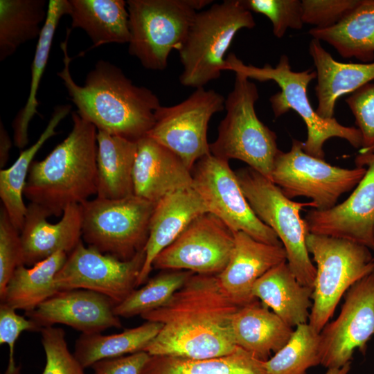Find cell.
Here are the masks:
<instances>
[{
  "label": "cell",
  "mask_w": 374,
  "mask_h": 374,
  "mask_svg": "<svg viewBox=\"0 0 374 374\" xmlns=\"http://www.w3.org/2000/svg\"><path fill=\"white\" fill-rule=\"evenodd\" d=\"M240 307L222 289L217 275L193 274L166 304L141 315L161 324L145 351L195 359L229 355L239 348L232 321Z\"/></svg>",
  "instance_id": "obj_1"
},
{
  "label": "cell",
  "mask_w": 374,
  "mask_h": 374,
  "mask_svg": "<svg viewBox=\"0 0 374 374\" xmlns=\"http://www.w3.org/2000/svg\"><path fill=\"white\" fill-rule=\"evenodd\" d=\"M71 29L60 47L64 54L62 69L57 73L77 113L97 130L137 141L146 136L155 123L161 107L158 96L145 87L133 84L117 66L98 60L87 75L84 84H78L70 71L68 55Z\"/></svg>",
  "instance_id": "obj_2"
},
{
  "label": "cell",
  "mask_w": 374,
  "mask_h": 374,
  "mask_svg": "<svg viewBox=\"0 0 374 374\" xmlns=\"http://www.w3.org/2000/svg\"><path fill=\"white\" fill-rule=\"evenodd\" d=\"M68 136L42 161L29 168L24 196L48 216L62 215L97 193V129L75 112Z\"/></svg>",
  "instance_id": "obj_3"
},
{
  "label": "cell",
  "mask_w": 374,
  "mask_h": 374,
  "mask_svg": "<svg viewBox=\"0 0 374 374\" xmlns=\"http://www.w3.org/2000/svg\"><path fill=\"white\" fill-rule=\"evenodd\" d=\"M225 71L242 73L249 79L271 80L278 84L280 91L269 98L274 116L278 118L292 109L301 117L308 131L307 139L303 142V149L307 154L324 159L323 145L333 137L345 139L355 148L361 149L362 139L357 127L343 125L335 118H323L312 107L307 89L317 78L316 71H292L286 55L280 56L275 67L269 64L258 67L244 64L233 53L226 58Z\"/></svg>",
  "instance_id": "obj_4"
},
{
  "label": "cell",
  "mask_w": 374,
  "mask_h": 374,
  "mask_svg": "<svg viewBox=\"0 0 374 374\" xmlns=\"http://www.w3.org/2000/svg\"><path fill=\"white\" fill-rule=\"evenodd\" d=\"M255 26L242 0H224L198 11L177 51L183 66L180 83L198 89L219 78L225 71L224 55L236 33Z\"/></svg>",
  "instance_id": "obj_5"
},
{
  "label": "cell",
  "mask_w": 374,
  "mask_h": 374,
  "mask_svg": "<svg viewBox=\"0 0 374 374\" xmlns=\"http://www.w3.org/2000/svg\"><path fill=\"white\" fill-rule=\"evenodd\" d=\"M235 73L233 88L225 98L226 114L219 125L217 139L210 143L211 153L228 161L240 160L271 181L280 151L276 134L256 115L259 93L256 84L242 73Z\"/></svg>",
  "instance_id": "obj_6"
},
{
  "label": "cell",
  "mask_w": 374,
  "mask_h": 374,
  "mask_svg": "<svg viewBox=\"0 0 374 374\" xmlns=\"http://www.w3.org/2000/svg\"><path fill=\"white\" fill-rule=\"evenodd\" d=\"M210 0H128V53L149 70L163 71L183 44L196 13Z\"/></svg>",
  "instance_id": "obj_7"
},
{
  "label": "cell",
  "mask_w": 374,
  "mask_h": 374,
  "mask_svg": "<svg viewBox=\"0 0 374 374\" xmlns=\"http://www.w3.org/2000/svg\"><path fill=\"white\" fill-rule=\"evenodd\" d=\"M235 172L256 215L281 242L286 262L297 280L313 289L317 269L306 244L308 226L300 213L303 206H312L310 202H296L287 198L274 182L249 166Z\"/></svg>",
  "instance_id": "obj_8"
},
{
  "label": "cell",
  "mask_w": 374,
  "mask_h": 374,
  "mask_svg": "<svg viewBox=\"0 0 374 374\" xmlns=\"http://www.w3.org/2000/svg\"><path fill=\"white\" fill-rule=\"evenodd\" d=\"M306 244L317 265L308 323L320 332L342 296L374 271V256L371 249L360 244L310 233Z\"/></svg>",
  "instance_id": "obj_9"
},
{
  "label": "cell",
  "mask_w": 374,
  "mask_h": 374,
  "mask_svg": "<svg viewBox=\"0 0 374 374\" xmlns=\"http://www.w3.org/2000/svg\"><path fill=\"white\" fill-rule=\"evenodd\" d=\"M155 204L135 195L87 199L80 204L82 238L103 253L129 260L145 248Z\"/></svg>",
  "instance_id": "obj_10"
},
{
  "label": "cell",
  "mask_w": 374,
  "mask_h": 374,
  "mask_svg": "<svg viewBox=\"0 0 374 374\" xmlns=\"http://www.w3.org/2000/svg\"><path fill=\"white\" fill-rule=\"evenodd\" d=\"M366 171V167L348 169L332 166L307 154L303 142L292 139L290 150H280L276 157L271 181L287 198L303 196L311 199L314 209L326 211L355 187Z\"/></svg>",
  "instance_id": "obj_11"
},
{
  "label": "cell",
  "mask_w": 374,
  "mask_h": 374,
  "mask_svg": "<svg viewBox=\"0 0 374 374\" xmlns=\"http://www.w3.org/2000/svg\"><path fill=\"white\" fill-rule=\"evenodd\" d=\"M191 172L193 188L208 212L217 216L233 233L243 231L258 241L283 246L275 232L251 209L228 160L211 153L199 159Z\"/></svg>",
  "instance_id": "obj_12"
},
{
  "label": "cell",
  "mask_w": 374,
  "mask_h": 374,
  "mask_svg": "<svg viewBox=\"0 0 374 374\" xmlns=\"http://www.w3.org/2000/svg\"><path fill=\"white\" fill-rule=\"evenodd\" d=\"M224 103L225 98L215 90L195 89L182 102L159 107L146 136L173 152L192 170L199 159L211 154L208 123L224 109Z\"/></svg>",
  "instance_id": "obj_13"
},
{
  "label": "cell",
  "mask_w": 374,
  "mask_h": 374,
  "mask_svg": "<svg viewBox=\"0 0 374 374\" xmlns=\"http://www.w3.org/2000/svg\"><path fill=\"white\" fill-rule=\"evenodd\" d=\"M145 259L144 249L129 260L85 247L81 240L68 254L57 272V291L83 289L109 298L116 305L137 287V280Z\"/></svg>",
  "instance_id": "obj_14"
},
{
  "label": "cell",
  "mask_w": 374,
  "mask_h": 374,
  "mask_svg": "<svg viewBox=\"0 0 374 374\" xmlns=\"http://www.w3.org/2000/svg\"><path fill=\"white\" fill-rule=\"evenodd\" d=\"M234 247V233L217 216L205 213L155 258L152 269L186 270L218 275L227 265Z\"/></svg>",
  "instance_id": "obj_15"
},
{
  "label": "cell",
  "mask_w": 374,
  "mask_h": 374,
  "mask_svg": "<svg viewBox=\"0 0 374 374\" xmlns=\"http://www.w3.org/2000/svg\"><path fill=\"white\" fill-rule=\"evenodd\" d=\"M373 337L374 271L348 289L338 317L320 332L321 365L339 368L351 362L355 350L366 353Z\"/></svg>",
  "instance_id": "obj_16"
},
{
  "label": "cell",
  "mask_w": 374,
  "mask_h": 374,
  "mask_svg": "<svg viewBox=\"0 0 374 374\" xmlns=\"http://www.w3.org/2000/svg\"><path fill=\"white\" fill-rule=\"evenodd\" d=\"M357 167L366 171L351 195L330 209H312L305 217L310 233L348 240L374 251V152L359 153Z\"/></svg>",
  "instance_id": "obj_17"
},
{
  "label": "cell",
  "mask_w": 374,
  "mask_h": 374,
  "mask_svg": "<svg viewBox=\"0 0 374 374\" xmlns=\"http://www.w3.org/2000/svg\"><path fill=\"white\" fill-rule=\"evenodd\" d=\"M115 303L109 298L93 291L74 289L57 292L25 316L41 329L64 324L82 334L101 333L122 326L114 312Z\"/></svg>",
  "instance_id": "obj_18"
},
{
  "label": "cell",
  "mask_w": 374,
  "mask_h": 374,
  "mask_svg": "<svg viewBox=\"0 0 374 374\" xmlns=\"http://www.w3.org/2000/svg\"><path fill=\"white\" fill-rule=\"evenodd\" d=\"M134 195L153 203L167 195L193 188L191 170L173 152L145 136L137 141Z\"/></svg>",
  "instance_id": "obj_19"
},
{
  "label": "cell",
  "mask_w": 374,
  "mask_h": 374,
  "mask_svg": "<svg viewBox=\"0 0 374 374\" xmlns=\"http://www.w3.org/2000/svg\"><path fill=\"white\" fill-rule=\"evenodd\" d=\"M47 213L37 204L29 203L20 237L23 263L31 267L55 253H70L81 241L82 211L78 204L69 205L62 219L51 224Z\"/></svg>",
  "instance_id": "obj_20"
},
{
  "label": "cell",
  "mask_w": 374,
  "mask_h": 374,
  "mask_svg": "<svg viewBox=\"0 0 374 374\" xmlns=\"http://www.w3.org/2000/svg\"><path fill=\"white\" fill-rule=\"evenodd\" d=\"M287 261L283 246L258 241L243 231L234 233V247L229 262L217 276L224 292L240 306L256 300V281L276 265Z\"/></svg>",
  "instance_id": "obj_21"
},
{
  "label": "cell",
  "mask_w": 374,
  "mask_h": 374,
  "mask_svg": "<svg viewBox=\"0 0 374 374\" xmlns=\"http://www.w3.org/2000/svg\"><path fill=\"white\" fill-rule=\"evenodd\" d=\"M207 212L206 205L193 188L167 195L156 203L144 248L145 259L138 278L137 287L148 280L153 262L159 253L193 220Z\"/></svg>",
  "instance_id": "obj_22"
},
{
  "label": "cell",
  "mask_w": 374,
  "mask_h": 374,
  "mask_svg": "<svg viewBox=\"0 0 374 374\" xmlns=\"http://www.w3.org/2000/svg\"><path fill=\"white\" fill-rule=\"evenodd\" d=\"M309 53L316 68L318 100L317 113L323 118H334L337 100L374 80V62L344 63L335 60L317 39L309 44Z\"/></svg>",
  "instance_id": "obj_23"
},
{
  "label": "cell",
  "mask_w": 374,
  "mask_h": 374,
  "mask_svg": "<svg viewBox=\"0 0 374 374\" xmlns=\"http://www.w3.org/2000/svg\"><path fill=\"white\" fill-rule=\"evenodd\" d=\"M232 328L238 347L266 361L290 339L294 329L258 299L240 307Z\"/></svg>",
  "instance_id": "obj_24"
},
{
  "label": "cell",
  "mask_w": 374,
  "mask_h": 374,
  "mask_svg": "<svg viewBox=\"0 0 374 374\" xmlns=\"http://www.w3.org/2000/svg\"><path fill=\"white\" fill-rule=\"evenodd\" d=\"M312 292L297 280L286 261L266 272L252 288L253 297L292 328L308 323Z\"/></svg>",
  "instance_id": "obj_25"
},
{
  "label": "cell",
  "mask_w": 374,
  "mask_h": 374,
  "mask_svg": "<svg viewBox=\"0 0 374 374\" xmlns=\"http://www.w3.org/2000/svg\"><path fill=\"white\" fill-rule=\"evenodd\" d=\"M96 140V197L114 199L134 195L137 141L101 130H97Z\"/></svg>",
  "instance_id": "obj_26"
},
{
  "label": "cell",
  "mask_w": 374,
  "mask_h": 374,
  "mask_svg": "<svg viewBox=\"0 0 374 374\" xmlns=\"http://www.w3.org/2000/svg\"><path fill=\"white\" fill-rule=\"evenodd\" d=\"M71 28L83 30L92 48L130 41L129 14L123 0H69Z\"/></svg>",
  "instance_id": "obj_27"
},
{
  "label": "cell",
  "mask_w": 374,
  "mask_h": 374,
  "mask_svg": "<svg viewBox=\"0 0 374 374\" xmlns=\"http://www.w3.org/2000/svg\"><path fill=\"white\" fill-rule=\"evenodd\" d=\"M309 34L331 45L343 57L368 63L374 58V0H361L339 23L324 29L312 28Z\"/></svg>",
  "instance_id": "obj_28"
},
{
  "label": "cell",
  "mask_w": 374,
  "mask_h": 374,
  "mask_svg": "<svg viewBox=\"0 0 374 374\" xmlns=\"http://www.w3.org/2000/svg\"><path fill=\"white\" fill-rule=\"evenodd\" d=\"M68 254L60 251L30 267L21 265L12 275L1 303L12 308L30 312L58 291L55 278Z\"/></svg>",
  "instance_id": "obj_29"
},
{
  "label": "cell",
  "mask_w": 374,
  "mask_h": 374,
  "mask_svg": "<svg viewBox=\"0 0 374 374\" xmlns=\"http://www.w3.org/2000/svg\"><path fill=\"white\" fill-rule=\"evenodd\" d=\"M71 109L70 105L55 107L50 121L37 141L21 151L10 167L0 170V197L3 207L12 224L20 232L27 212V206L23 200L24 190L33 158L44 143L57 134V126Z\"/></svg>",
  "instance_id": "obj_30"
},
{
  "label": "cell",
  "mask_w": 374,
  "mask_h": 374,
  "mask_svg": "<svg viewBox=\"0 0 374 374\" xmlns=\"http://www.w3.org/2000/svg\"><path fill=\"white\" fill-rule=\"evenodd\" d=\"M69 0H50L47 16L38 38L31 64V79L28 98L24 107L13 120L14 143L19 149L28 143V130L30 121L38 114V88L48 62L53 39L61 18L69 14Z\"/></svg>",
  "instance_id": "obj_31"
},
{
  "label": "cell",
  "mask_w": 374,
  "mask_h": 374,
  "mask_svg": "<svg viewBox=\"0 0 374 374\" xmlns=\"http://www.w3.org/2000/svg\"><path fill=\"white\" fill-rule=\"evenodd\" d=\"M141 374H267L265 361L243 349L222 357L195 359L150 355Z\"/></svg>",
  "instance_id": "obj_32"
},
{
  "label": "cell",
  "mask_w": 374,
  "mask_h": 374,
  "mask_svg": "<svg viewBox=\"0 0 374 374\" xmlns=\"http://www.w3.org/2000/svg\"><path fill=\"white\" fill-rule=\"evenodd\" d=\"M161 328L159 323L146 321L117 334H81L75 341L73 354L84 368L91 367L103 359L145 351Z\"/></svg>",
  "instance_id": "obj_33"
},
{
  "label": "cell",
  "mask_w": 374,
  "mask_h": 374,
  "mask_svg": "<svg viewBox=\"0 0 374 374\" xmlns=\"http://www.w3.org/2000/svg\"><path fill=\"white\" fill-rule=\"evenodd\" d=\"M45 0H0V60L39 38L47 16Z\"/></svg>",
  "instance_id": "obj_34"
},
{
  "label": "cell",
  "mask_w": 374,
  "mask_h": 374,
  "mask_svg": "<svg viewBox=\"0 0 374 374\" xmlns=\"http://www.w3.org/2000/svg\"><path fill=\"white\" fill-rule=\"evenodd\" d=\"M321 364L320 332L308 323L298 325L288 341L265 361L267 374H306Z\"/></svg>",
  "instance_id": "obj_35"
},
{
  "label": "cell",
  "mask_w": 374,
  "mask_h": 374,
  "mask_svg": "<svg viewBox=\"0 0 374 374\" xmlns=\"http://www.w3.org/2000/svg\"><path fill=\"white\" fill-rule=\"evenodd\" d=\"M194 273L186 270H170L148 280L135 289L122 302L115 305L118 317H132L151 311L166 304Z\"/></svg>",
  "instance_id": "obj_36"
},
{
  "label": "cell",
  "mask_w": 374,
  "mask_h": 374,
  "mask_svg": "<svg viewBox=\"0 0 374 374\" xmlns=\"http://www.w3.org/2000/svg\"><path fill=\"white\" fill-rule=\"evenodd\" d=\"M40 333L46 356L42 374H85L83 366L69 350L65 332L62 328H43Z\"/></svg>",
  "instance_id": "obj_37"
},
{
  "label": "cell",
  "mask_w": 374,
  "mask_h": 374,
  "mask_svg": "<svg viewBox=\"0 0 374 374\" xmlns=\"http://www.w3.org/2000/svg\"><path fill=\"white\" fill-rule=\"evenodd\" d=\"M246 8L266 16L271 22L273 33L282 38L288 28L301 29L302 2L299 0H242Z\"/></svg>",
  "instance_id": "obj_38"
},
{
  "label": "cell",
  "mask_w": 374,
  "mask_h": 374,
  "mask_svg": "<svg viewBox=\"0 0 374 374\" xmlns=\"http://www.w3.org/2000/svg\"><path fill=\"white\" fill-rule=\"evenodd\" d=\"M23 263L20 231L11 222L3 207L0 214V299L15 270Z\"/></svg>",
  "instance_id": "obj_39"
},
{
  "label": "cell",
  "mask_w": 374,
  "mask_h": 374,
  "mask_svg": "<svg viewBox=\"0 0 374 374\" xmlns=\"http://www.w3.org/2000/svg\"><path fill=\"white\" fill-rule=\"evenodd\" d=\"M360 131L359 153L374 152V84L368 83L346 98Z\"/></svg>",
  "instance_id": "obj_40"
},
{
  "label": "cell",
  "mask_w": 374,
  "mask_h": 374,
  "mask_svg": "<svg viewBox=\"0 0 374 374\" xmlns=\"http://www.w3.org/2000/svg\"><path fill=\"white\" fill-rule=\"evenodd\" d=\"M361 0H303V21L324 29L343 20Z\"/></svg>",
  "instance_id": "obj_41"
},
{
  "label": "cell",
  "mask_w": 374,
  "mask_h": 374,
  "mask_svg": "<svg viewBox=\"0 0 374 374\" xmlns=\"http://www.w3.org/2000/svg\"><path fill=\"white\" fill-rule=\"evenodd\" d=\"M41 328L29 318L21 316L4 303L0 305V344L9 347L8 363L4 374H20L15 361V345L24 331L40 332Z\"/></svg>",
  "instance_id": "obj_42"
},
{
  "label": "cell",
  "mask_w": 374,
  "mask_h": 374,
  "mask_svg": "<svg viewBox=\"0 0 374 374\" xmlns=\"http://www.w3.org/2000/svg\"><path fill=\"white\" fill-rule=\"evenodd\" d=\"M150 357L145 351L130 355L103 359L91 366V374H141Z\"/></svg>",
  "instance_id": "obj_43"
},
{
  "label": "cell",
  "mask_w": 374,
  "mask_h": 374,
  "mask_svg": "<svg viewBox=\"0 0 374 374\" xmlns=\"http://www.w3.org/2000/svg\"><path fill=\"white\" fill-rule=\"evenodd\" d=\"M11 148L10 136L1 121L0 125V166L3 167L9 158V151Z\"/></svg>",
  "instance_id": "obj_44"
},
{
  "label": "cell",
  "mask_w": 374,
  "mask_h": 374,
  "mask_svg": "<svg viewBox=\"0 0 374 374\" xmlns=\"http://www.w3.org/2000/svg\"><path fill=\"white\" fill-rule=\"evenodd\" d=\"M351 362H348L341 367L327 368L325 374H348L350 370Z\"/></svg>",
  "instance_id": "obj_45"
}]
</instances>
